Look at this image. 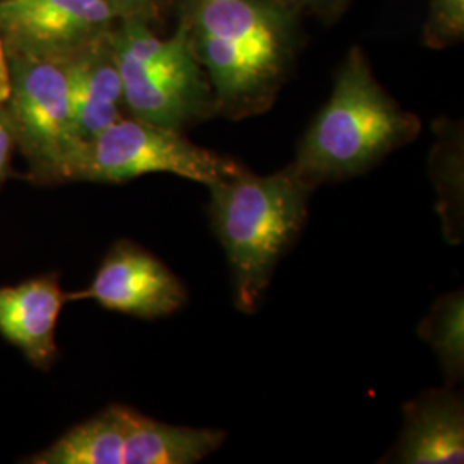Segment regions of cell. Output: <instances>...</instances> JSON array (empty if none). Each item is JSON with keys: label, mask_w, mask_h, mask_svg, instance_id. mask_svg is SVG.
I'll return each mask as SVG.
<instances>
[{"label": "cell", "mask_w": 464, "mask_h": 464, "mask_svg": "<svg viewBox=\"0 0 464 464\" xmlns=\"http://www.w3.org/2000/svg\"><path fill=\"white\" fill-rule=\"evenodd\" d=\"M296 13L276 0H178L217 114L239 121L274 105L298 50Z\"/></svg>", "instance_id": "6da1fadb"}, {"label": "cell", "mask_w": 464, "mask_h": 464, "mask_svg": "<svg viewBox=\"0 0 464 464\" xmlns=\"http://www.w3.org/2000/svg\"><path fill=\"white\" fill-rule=\"evenodd\" d=\"M420 130V119L377 82L363 49L353 47L335 74L331 99L301 138L291 166L314 188L343 181L411 143Z\"/></svg>", "instance_id": "7a4b0ae2"}, {"label": "cell", "mask_w": 464, "mask_h": 464, "mask_svg": "<svg viewBox=\"0 0 464 464\" xmlns=\"http://www.w3.org/2000/svg\"><path fill=\"white\" fill-rule=\"evenodd\" d=\"M314 191L291 164L268 176L245 167L208 186L210 226L231 266L237 310L258 308L282 255L306 224Z\"/></svg>", "instance_id": "3957f363"}, {"label": "cell", "mask_w": 464, "mask_h": 464, "mask_svg": "<svg viewBox=\"0 0 464 464\" xmlns=\"http://www.w3.org/2000/svg\"><path fill=\"white\" fill-rule=\"evenodd\" d=\"M111 34L131 117L183 131L216 116V97L183 24L160 38L141 19H119Z\"/></svg>", "instance_id": "277c9868"}, {"label": "cell", "mask_w": 464, "mask_h": 464, "mask_svg": "<svg viewBox=\"0 0 464 464\" xmlns=\"http://www.w3.org/2000/svg\"><path fill=\"white\" fill-rule=\"evenodd\" d=\"M243 169L232 159L191 143L183 131L121 117L82 143L67 167L64 183H126L164 172L208 188Z\"/></svg>", "instance_id": "5b68a950"}, {"label": "cell", "mask_w": 464, "mask_h": 464, "mask_svg": "<svg viewBox=\"0 0 464 464\" xmlns=\"http://www.w3.org/2000/svg\"><path fill=\"white\" fill-rule=\"evenodd\" d=\"M5 59L2 100L30 179L64 184L67 167L83 143L74 124L64 67L59 61L26 53H5Z\"/></svg>", "instance_id": "8992f818"}, {"label": "cell", "mask_w": 464, "mask_h": 464, "mask_svg": "<svg viewBox=\"0 0 464 464\" xmlns=\"http://www.w3.org/2000/svg\"><path fill=\"white\" fill-rule=\"evenodd\" d=\"M117 21L111 0H0V45L5 53L59 61Z\"/></svg>", "instance_id": "52a82bcc"}, {"label": "cell", "mask_w": 464, "mask_h": 464, "mask_svg": "<svg viewBox=\"0 0 464 464\" xmlns=\"http://www.w3.org/2000/svg\"><path fill=\"white\" fill-rule=\"evenodd\" d=\"M69 299H95L105 310L155 320L178 312L188 293L157 256L131 241H119L100 264L92 284Z\"/></svg>", "instance_id": "ba28073f"}, {"label": "cell", "mask_w": 464, "mask_h": 464, "mask_svg": "<svg viewBox=\"0 0 464 464\" xmlns=\"http://www.w3.org/2000/svg\"><path fill=\"white\" fill-rule=\"evenodd\" d=\"M67 301L55 274L0 287V335L47 370L57 360V324Z\"/></svg>", "instance_id": "9c48e42d"}, {"label": "cell", "mask_w": 464, "mask_h": 464, "mask_svg": "<svg viewBox=\"0 0 464 464\" xmlns=\"http://www.w3.org/2000/svg\"><path fill=\"white\" fill-rule=\"evenodd\" d=\"M111 34L59 59L66 72L74 124L83 141L122 117V82Z\"/></svg>", "instance_id": "30bf717a"}, {"label": "cell", "mask_w": 464, "mask_h": 464, "mask_svg": "<svg viewBox=\"0 0 464 464\" xmlns=\"http://www.w3.org/2000/svg\"><path fill=\"white\" fill-rule=\"evenodd\" d=\"M392 461L402 464L463 463V398L449 389H431L408 402Z\"/></svg>", "instance_id": "8fae6325"}, {"label": "cell", "mask_w": 464, "mask_h": 464, "mask_svg": "<svg viewBox=\"0 0 464 464\" xmlns=\"http://www.w3.org/2000/svg\"><path fill=\"white\" fill-rule=\"evenodd\" d=\"M226 433L151 420L126 406L122 464H195L214 454Z\"/></svg>", "instance_id": "7c38bea8"}, {"label": "cell", "mask_w": 464, "mask_h": 464, "mask_svg": "<svg viewBox=\"0 0 464 464\" xmlns=\"http://www.w3.org/2000/svg\"><path fill=\"white\" fill-rule=\"evenodd\" d=\"M124 410L112 404L24 459L30 464H122Z\"/></svg>", "instance_id": "4fadbf2b"}, {"label": "cell", "mask_w": 464, "mask_h": 464, "mask_svg": "<svg viewBox=\"0 0 464 464\" xmlns=\"http://www.w3.org/2000/svg\"><path fill=\"white\" fill-rule=\"evenodd\" d=\"M420 337L433 349L446 377L461 381L464 373V296L454 291L437 299L418 327Z\"/></svg>", "instance_id": "5bb4252c"}, {"label": "cell", "mask_w": 464, "mask_h": 464, "mask_svg": "<svg viewBox=\"0 0 464 464\" xmlns=\"http://www.w3.org/2000/svg\"><path fill=\"white\" fill-rule=\"evenodd\" d=\"M116 7L119 19H141L151 23L160 14L164 0H111Z\"/></svg>", "instance_id": "9a60e30c"}, {"label": "cell", "mask_w": 464, "mask_h": 464, "mask_svg": "<svg viewBox=\"0 0 464 464\" xmlns=\"http://www.w3.org/2000/svg\"><path fill=\"white\" fill-rule=\"evenodd\" d=\"M14 150H16L14 131H13L11 121L7 116L4 100L0 97V186L4 184L7 174H9V166H11Z\"/></svg>", "instance_id": "2e32d148"}, {"label": "cell", "mask_w": 464, "mask_h": 464, "mask_svg": "<svg viewBox=\"0 0 464 464\" xmlns=\"http://www.w3.org/2000/svg\"><path fill=\"white\" fill-rule=\"evenodd\" d=\"M279 4H284L287 7H293V9H301V7H312V9H322L329 4H334L335 0H276Z\"/></svg>", "instance_id": "e0dca14e"}]
</instances>
